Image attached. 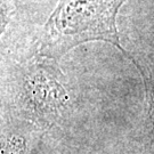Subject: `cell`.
Wrapping results in <instances>:
<instances>
[{
    "mask_svg": "<svg viewBox=\"0 0 154 154\" xmlns=\"http://www.w3.org/2000/svg\"><path fill=\"white\" fill-rule=\"evenodd\" d=\"M126 0H60L45 24L39 54L58 60L79 45L104 41L120 45L116 16Z\"/></svg>",
    "mask_w": 154,
    "mask_h": 154,
    "instance_id": "6da1fadb",
    "label": "cell"
},
{
    "mask_svg": "<svg viewBox=\"0 0 154 154\" xmlns=\"http://www.w3.org/2000/svg\"><path fill=\"white\" fill-rule=\"evenodd\" d=\"M53 66L48 63L31 65L23 78L21 104L39 116L57 114L67 102L60 81L61 73Z\"/></svg>",
    "mask_w": 154,
    "mask_h": 154,
    "instance_id": "7a4b0ae2",
    "label": "cell"
}]
</instances>
